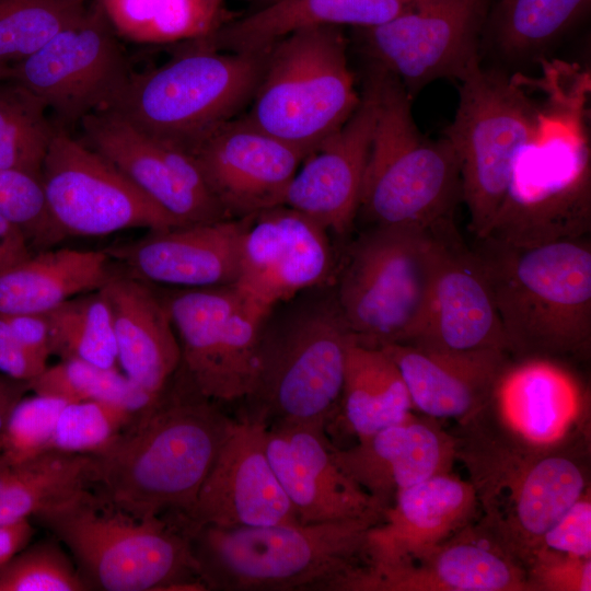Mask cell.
Wrapping results in <instances>:
<instances>
[{"label":"cell","mask_w":591,"mask_h":591,"mask_svg":"<svg viewBox=\"0 0 591 591\" xmlns=\"http://www.w3.org/2000/svg\"><path fill=\"white\" fill-rule=\"evenodd\" d=\"M136 414L103 401L68 403L58 417L48 450L96 454L118 437Z\"/></svg>","instance_id":"40"},{"label":"cell","mask_w":591,"mask_h":591,"mask_svg":"<svg viewBox=\"0 0 591 591\" xmlns=\"http://www.w3.org/2000/svg\"><path fill=\"white\" fill-rule=\"evenodd\" d=\"M338 26L304 28L269 46L248 123L305 157L360 103Z\"/></svg>","instance_id":"11"},{"label":"cell","mask_w":591,"mask_h":591,"mask_svg":"<svg viewBox=\"0 0 591 591\" xmlns=\"http://www.w3.org/2000/svg\"><path fill=\"white\" fill-rule=\"evenodd\" d=\"M0 215L19 227L37 252L67 237L50 215L42 179L28 173L0 167Z\"/></svg>","instance_id":"42"},{"label":"cell","mask_w":591,"mask_h":591,"mask_svg":"<svg viewBox=\"0 0 591 591\" xmlns=\"http://www.w3.org/2000/svg\"><path fill=\"white\" fill-rule=\"evenodd\" d=\"M474 250L489 281L509 355L551 360L589 350V242L580 236L520 246L485 237Z\"/></svg>","instance_id":"4"},{"label":"cell","mask_w":591,"mask_h":591,"mask_svg":"<svg viewBox=\"0 0 591 591\" xmlns=\"http://www.w3.org/2000/svg\"><path fill=\"white\" fill-rule=\"evenodd\" d=\"M372 71L379 107L357 217L370 227L422 230L454 220L462 184L451 143L424 136L403 84L376 65Z\"/></svg>","instance_id":"8"},{"label":"cell","mask_w":591,"mask_h":591,"mask_svg":"<svg viewBox=\"0 0 591 591\" xmlns=\"http://www.w3.org/2000/svg\"><path fill=\"white\" fill-rule=\"evenodd\" d=\"M32 248L19 227L0 215V273L25 260Z\"/></svg>","instance_id":"48"},{"label":"cell","mask_w":591,"mask_h":591,"mask_svg":"<svg viewBox=\"0 0 591 591\" xmlns=\"http://www.w3.org/2000/svg\"><path fill=\"white\" fill-rule=\"evenodd\" d=\"M538 109L533 78H508L478 66L460 81L459 105L444 138L459 160L462 201L476 240L485 237L496 220L517 155L536 127Z\"/></svg>","instance_id":"12"},{"label":"cell","mask_w":591,"mask_h":591,"mask_svg":"<svg viewBox=\"0 0 591 591\" xmlns=\"http://www.w3.org/2000/svg\"><path fill=\"white\" fill-rule=\"evenodd\" d=\"M30 392V382L0 372V434L16 404Z\"/></svg>","instance_id":"50"},{"label":"cell","mask_w":591,"mask_h":591,"mask_svg":"<svg viewBox=\"0 0 591 591\" xmlns=\"http://www.w3.org/2000/svg\"><path fill=\"white\" fill-rule=\"evenodd\" d=\"M40 179L50 215L66 236L182 225L114 164L62 128L54 131Z\"/></svg>","instance_id":"14"},{"label":"cell","mask_w":591,"mask_h":591,"mask_svg":"<svg viewBox=\"0 0 591 591\" xmlns=\"http://www.w3.org/2000/svg\"><path fill=\"white\" fill-rule=\"evenodd\" d=\"M456 459L471 475L480 521L524 567L544 533L589 489L587 442L524 449L463 427Z\"/></svg>","instance_id":"7"},{"label":"cell","mask_w":591,"mask_h":591,"mask_svg":"<svg viewBox=\"0 0 591 591\" xmlns=\"http://www.w3.org/2000/svg\"><path fill=\"white\" fill-rule=\"evenodd\" d=\"M457 438L437 419L414 412L404 420L357 440L348 448H333L340 468L384 511L399 490L432 476L451 473Z\"/></svg>","instance_id":"27"},{"label":"cell","mask_w":591,"mask_h":591,"mask_svg":"<svg viewBox=\"0 0 591 591\" xmlns=\"http://www.w3.org/2000/svg\"><path fill=\"white\" fill-rule=\"evenodd\" d=\"M153 70L130 74L105 107L186 151L253 100L266 53H232L194 39Z\"/></svg>","instance_id":"10"},{"label":"cell","mask_w":591,"mask_h":591,"mask_svg":"<svg viewBox=\"0 0 591 591\" xmlns=\"http://www.w3.org/2000/svg\"><path fill=\"white\" fill-rule=\"evenodd\" d=\"M88 0H0V60L31 56L79 19Z\"/></svg>","instance_id":"39"},{"label":"cell","mask_w":591,"mask_h":591,"mask_svg":"<svg viewBox=\"0 0 591 591\" xmlns=\"http://www.w3.org/2000/svg\"><path fill=\"white\" fill-rule=\"evenodd\" d=\"M34 528L28 519L14 523H0V567L28 545Z\"/></svg>","instance_id":"49"},{"label":"cell","mask_w":591,"mask_h":591,"mask_svg":"<svg viewBox=\"0 0 591 591\" xmlns=\"http://www.w3.org/2000/svg\"><path fill=\"white\" fill-rule=\"evenodd\" d=\"M338 255L331 233L286 205L246 217L235 285L262 306L333 283Z\"/></svg>","instance_id":"17"},{"label":"cell","mask_w":591,"mask_h":591,"mask_svg":"<svg viewBox=\"0 0 591 591\" xmlns=\"http://www.w3.org/2000/svg\"><path fill=\"white\" fill-rule=\"evenodd\" d=\"M115 33L146 44L207 37L232 16L216 0H96Z\"/></svg>","instance_id":"35"},{"label":"cell","mask_w":591,"mask_h":591,"mask_svg":"<svg viewBox=\"0 0 591 591\" xmlns=\"http://www.w3.org/2000/svg\"><path fill=\"white\" fill-rule=\"evenodd\" d=\"M453 221L429 230L369 227L338 257L334 292L357 343L380 348L420 334L442 233Z\"/></svg>","instance_id":"9"},{"label":"cell","mask_w":591,"mask_h":591,"mask_svg":"<svg viewBox=\"0 0 591 591\" xmlns=\"http://www.w3.org/2000/svg\"><path fill=\"white\" fill-rule=\"evenodd\" d=\"M111 305L118 366L140 387L159 396L181 366L169 312L153 285L113 270L101 288Z\"/></svg>","instance_id":"30"},{"label":"cell","mask_w":591,"mask_h":591,"mask_svg":"<svg viewBox=\"0 0 591 591\" xmlns=\"http://www.w3.org/2000/svg\"><path fill=\"white\" fill-rule=\"evenodd\" d=\"M9 69L10 65L0 60V80L8 78Z\"/></svg>","instance_id":"51"},{"label":"cell","mask_w":591,"mask_h":591,"mask_svg":"<svg viewBox=\"0 0 591 591\" xmlns=\"http://www.w3.org/2000/svg\"><path fill=\"white\" fill-rule=\"evenodd\" d=\"M237 419L183 517L193 530L298 523L267 455L266 427Z\"/></svg>","instance_id":"21"},{"label":"cell","mask_w":591,"mask_h":591,"mask_svg":"<svg viewBox=\"0 0 591 591\" xmlns=\"http://www.w3.org/2000/svg\"><path fill=\"white\" fill-rule=\"evenodd\" d=\"M47 107L10 79L0 80V167L42 177L44 159L56 127Z\"/></svg>","instance_id":"37"},{"label":"cell","mask_w":591,"mask_h":591,"mask_svg":"<svg viewBox=\"0 0 591 591\" xmlns=\"http://www.w3.org/2000/svg\"><path fill=\"white\" fill-rule=\"evenodd\" d=\"M48 358L34 351L9 314H0V372L22 381L40 375Z\"/></svg>","instance_id":"47"},{"label":"cell","mask_w":591,"mask_h":591,"mask_svg":"<svg viewBox=\"0 0 591 591\" xmlns=\"http://www.w3.org/2000/svg\"><path fill=\"white\" fill-rule=\"evenodd\" d=\"M406 0H280L230 19L198 39L222 51L262 53L293 32L321 26L368 28L399 16Z\"/></svg>","instance_id":"31"},{"label":"cell","mask_w":591,"mask_h":591,"mask_svg":"<svg viewBox=\"0 0 591 591\" xmlns=\"http://www.w3.org/2000/svg\"><path fill=\"white\" fill-rule=\"evenodd\" d=\"M410 345L442 351L499 349L507 340L484 267L454 221L442 233L428 314Z\"/></svg>","instance_id":"24"},{"label":"cell","mask_w":591,"mask_h":591,"mask_svg":"<svg viewBox=\"0 0 591 591\" xmlns=\"http://www.w3.org/2000/svg\"><path fill=\"white\" fill-rule=\"evenodd\" d=\"M67 404L53 396H24L0 434V455L9 462H21L48 451L58 417Z\"/></svg>","instance_id":"44"},{"label":"cell","mask_w":591,"mask_h":591,"mask_svg":"<svg viewBox=\"0 0 591 591\" xmlns=\"http://www.w3.org/2000/svg\"><path fill=\"white\" fill-rule=\"evenodd\" d=\"M354 339L333 283L274 305L262 323L254 383L240 418L326 432L339 413Z\"/></svg>","instance_id":"3"},{"label":"cell","mask_w":591,"mask_h":591,"mask_svg":"<svg viewBox=\"0 0 591 591\" xmlns=\"http://www.w3.org/2000/svg\"><path fill=\"white\" fill-rule=\"evenodd\" d=\"M541 548L577 557H591L589 489L544 533L537 551Z\"/></svg>","instance_id":"46"},{"label":"cell","mask_w":591,"mask_h":591,"mask_svg":"<svg viewBox=\"0 0 591 591\" xmlns=\"http://www.w3.org/2000/svg\"><path fill=\"white\" fill-rule=\"evenodd\" d=\"M548 361L509 364L487 404L461 424L530 450L587 442V418L578 392Z\"/></svg>","instance_id":"19"},{"label":"cell","mask_w":591,"mask_h":591,"mask_svg":"<svg viewBox=\"0 0 591 591\" xmlns=\"http://www.w3.org/2000/svg\"><path fill=\"white\" fill-rule=\"evenodd\" d=\"M113 273L103 251L49 248L0 273V314H45L102 288Z\"/></svg>","instance_id":"32"},{"label":"cell","mask_w":591,"mask_h":591,"mask_svg":"<svg viewBox=\"0 0 591 591\" xmlns=\"http://www.w3.org/2000/svg\"><path fill=\"white\" fill-rule=\"evenodd\" d=\"M155 290L177 336L183 372L206 397L242 404L253 387L260 327L269 310L235 283Z\"/></svg>","instance_id":"13"},{"label":"cell","mask_w":591,"mask_h":591,"mask_svg":"<svg viewBox=\"0 0 591 591\" xmlns=\"http://www.w3.org/2000/svg\"><path fill=\"white\" fill-rule=\"evenodd\" d=\"M478 511L472 483L452 472L399 490L370 530L364 569L392 566L439 545L472 523Z\"/></svg>","instance_id":"28"},{"label":"cell","mask_w":591,"mask_h":591,"mask_svg":"<svg viewBox=\"0 0 591 591\" xmlns=\"http://www.w3.org/2000/svg\"><path fill=\"white\" fill-rule=\"evenodd\" d=\"M34 394L58 397L68 403L103 401L139 413L158 396H153L130 380L118 368H102L93 363L66 359L47 367L30 381Z\"/></svg>","instance_id":"38"},{"label":"cell","mask_w":591,"mask_h":591,"mask_svg":"<svg viewBox=\"0 0 591 591\" xmlns=\"http://www.w3.org/2000/svg\"><path fill=\"white\" fill-rule=\"evenodd\" d=\"M96 0L40 49L11 63L7 79L25 88L63 124L105 108L131 74Z\"/></svg>","instance_id":"15"},{"label":"cell","mask_w":591,"mask_h":591,"mask_svg":"<svg viewBox=\"0 0 591 591\" xmlns=\"http://www.w3.org/2000/svg\"><path fill=\"white\" fill-rule=\"evenodd\" d=\"M83 142L124 173L182 225L228 217L185 149L102 108L80 120Z\"/></svg>","instance_id":"18"},{"label":"cell","mask_w":591,"mask_h":591,"mask_svg":"<svg viewBox=\"0 0 591 591\" xmlns=\"http://www.w3.org/2000/svg\"><path fill=\"white\" fill-rule=\"evenodd\" d=\"M534 82L536 127L517 155L485 236L509 245H528L531 233L530 245L580 237L590 224V76L577 65L551 61Z\"/></svg>","instance_id":"2"},{"label":"cell","mask_w":591,"mask_h":591,"mask_svg":"<svg viewBox=\"0 0 591 591\" xmlns=\"http://www.w3.org/2000/svg\"><path fill=\"white\" fill-rule=\"evenodd\" d=\"M382 520L206 525L193 531V552L207 590L343 591L367 566L369 533Z\"/></svg>","instance_id":"5"},{"label":"cell","mask_w":591,"mask_h":591,"mask_svg":"<svg viewBox=\"0 0 591 591\" xmlns=\"http://www.w3.org/2000/svg\"><path fill=\"white\" fill-rule=\"evenodd\" d=\"M62 548L53 541L26 545L0 567V591H88Z\"/></svg>","instance_id":"43"},{"label":"cell","mask_w":591,"mask_h":591,"mask_svg":"<svg viewBox=\"0 0 591 591\" xmlns=\"http://www.w3.org/2000/svg\"><path fill=\"white\" fill-rule=\"evenodd\" d=\"M398 368L414 412L461 422L479 412L509 367L499 349L442 351L410 344L380 347Z\"/></svg>","instance_id":"29"},{"label":"cell","mask_w":591,"mask_h":591,"mask_svg":"<svg viewBox=\"0 0 591 591\" xmlns=\"http://www.w3.org/2000/svg\"><path fill=\"white\" fill-rule=\"evenodd\" d=\"M229 218L282 205L305 155L248 123L233 118L187 150Z\"/></svg>","instance_id":"20"},{"label":"cell","mask_w":591,"mask_h":591,"mask_svg":"<svg viewBox=\"0 0 591 591\" xmlns=\"http://www.w3.org/2000/svg\"><path fill=\"white\" fill-rule=\"evenodd\" d=\"M94 456L48 450L21 462L0 455V523H14L70 500L93 482Z\"/></svg>","instance_id":"34"},{"label":"cell","mask_w":591,"mask_h":591,"mask_svg":"<svg viewBox=\"0 0 591 591\" xmlns=\"http://www.w3.org/2000/svg\"><path fill=\"white\" fill-rule=\"evenodd\" d=\"M325 431L305 426L266 428V450L300 523L383 519L378 503L337 464Z\"/></svg>","instance_id":"26"},{"label":"cell","mask_w":591,"mask_h":591,"mask_svg":"<svg viewBox=\"0 0 591 591\" xmlns=\"http://www.w3.org/2000/svg\"><path fill=\"white\" fill-rule=\"evenodd\" d=\"M216 1H218V2H220V3H223V0H216Z\"/></svg>","instance_id":"53"},{"label":"cell","mask_w":591,"mask_h":591,"mask_svg":"<svg viewBox=\"0 0 591 591\" xmlns=\"http://www.w3.org/2000/svg\"><path fill=\"white\" fill-rule=\"evenodd\" d=\"M413 412L408 390L393 360L383 349L354 339L347 352L339 413L331 427L341 420L360 440Z\"/></svg>","instance_id":"33"},{"label":"cell","mask_w":591,"mask_h":591,"mask_svg":"<svg viewBox=\"0 0 591 591\" xmlns=\"http://www.w3.org/2000/svg\"><path fill=\"white\" fill-rule=\"evenodd\" d=\"M589 0H501L499 42L508 51L536 48L555 37Z\"/></svg>","instance_id":"41"},{"label":"cell","mask_w":591,"mask_h":591,"mask_svg":"<svg viewBox=\"0 0 591 591\" xmlns=\"http://www.w3.org/2000/svg\"><path fill=\"white\" fill-rule=\"evenodd\" d=\"M246 217L150 231L134 242L104 250L127 274L169 288L233 285Z\"/></svg>","instance_id":"25"},{"label":"cell","mask_w":591,"mask_h":591,"mask_svg":"<svg viewBox=\"0 0 591 591\" xmlns=\"http://www.w3.org/2000/svg\"><path fill=\"white\" fill-rule=\"evenodd\" d=\"M346 591H529L525 567L479 520L398 564L363 569Z\"/></svg>","instance_id":"22"},{"label":"cell","mask_w":591,"mask_h":591,"mask_svg":"<svg viewBox=\"0 0 591 591\" xmlns=\"http://www.w3.org/2000/svg\"><path fill=\"white\" fill-rule=\"evenodd\" d=\"M237 420L178 368L155 401L93 454L91 489L137 518L185 515Z\"/></svg>","instance_id":"1"},{"label":"cell","mask_w":591,"mask_h":591,"mask_svg":"<svg viewBox=\"0 0 591 591\" xmlns=\"http://www.w3.org/2000/svg\"><path fill=\"white\" fill-rule=\"evenodd\" d=\"M45 315L51 355L118 368L112 310L101 288L76 296Z\"/></svg>","instance_id":"36"},{"label":"cell","mask_w":591,"mask_h":591,"mask_svg":"<svg viewBox=\"0 0 591 591\" xmlns=\"http://www.w3.org/2000/svg\"><path fill=\"white\" fill-rule=\"evenodd\" d=\"M529 591H590L591 557L541 548L525 566Z\"/></svg>","instance_id":"45"},{"label":"cell","mask_w":591,"mask_h":591,"mask_svg":"<svg viewBox=\"0 0 591 591\" xmlns=\"http://www.w3.org/2000/svg\"><path fill=\"white\" fill-rule=\"evenodd\" d=\"M490 0H431L366 30L376 66L412 96L437 79L461 81L480 66L478 45Z\"/></svg>","instance_id":"16"},{"label":"cell","mask_w":591,"mask_h":591,"mask_svg":"<svg viewBox=\"0 0 591 591\" xmlns=\"http://www.w3.org/2000/svg\"><path fill=\"white\" fill-rule=\"evenodd\" d=\"M34 518L66 545L89 590H207L183 515L137 518L85 489Z\"/></svg>","instance_id":"6"},{"label":"cell","mask_w":591,"mask_h":591,"mask_svg":"<svg viewBox=\"0 0 591 591\" xmlns=\"http://www.w3.org/2000/svg\"><path fill=\"white\" fill-rule=\"evenodd\" d=\"M378 107L372 71L356 111L304 158L286 190L282 205L312 218L331 235L345 236L357 219Z\"/></svg>","instance_id":"23"},{"label":"cell","mask_w":591,"mask_h":591,"mask_svg":"<svg viewBox=\"0 0 591 591\" xmlns=\"http://www.w3.org/2000/svg\"><path fill=\"white\" fill-rule=\"evenodd\" d=\"M253 1L255 3V9H258V8L266 7V5H269L271 3L278 2L280 0H253Z\"/></svg>","instance_id":"52"}]
</instances>
